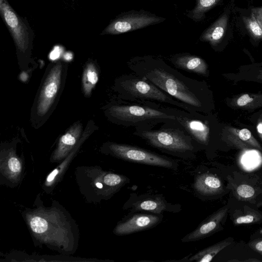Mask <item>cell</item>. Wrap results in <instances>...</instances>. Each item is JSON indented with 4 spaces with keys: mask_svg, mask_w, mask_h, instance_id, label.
<instances>
[{
    "mask_svg": "<svg viewBox=\"0 0 262 262\" xmlns=\"http://www.w3.org/2000/svg\"><path fill=\"white\" fill-rule=\"evenodd\" d=\"M127 66L132 73L151 82L193 112L208 111L206 84L183 75L163 58L154 55L137 56L130 58Z\"/></svg>",
    "mask_w": 262,
    "mask_h": 262,
    "instance_id": "cell-1",
    "label": "cell"
},
{
    "mask_svg": "<svg viewBox=\"0 0 262 262\" xmlns=\"http://www.w3.org/2000/svg\"><path fill=\"white\" fill-rule=\"evenodd\" d=\"M186 112L177 107L156 103H139L120 99L107 110L115 123L135 129H150L163 123L174 122Z\"/></svg>",
    "mask_w": 262,
    "mask_h": 262,
    "instance_id": "cell-2",
    "label": "cell"
},
{
    "mask_svg": "<svg viewBox=\"0 0 262 262\" xmlns=\"http://www.w3.org/2000/svg\"><path fill=\"white\" fill-rule=\"evenodd\" d=\"M115 90L119 94V99L126 101L156 103L174 106L189 113H196L151 82L132 72L117 79Z\"/></svg>",
    "mask_w": 262,
    "mask_h": 262,
    "instance_id": "cell-3",
    "label": "cell"
},
{
    "mask_svg": "<svg viewBox=\"0 0 262 262\" xmlns=\"http://www.w3.org/2000/svg\"><path fill=\"white\" fill-rule=\"evenodd\" d=\"M133 135L153 147L177 156H190L198 147L177 121L163 123L158 129H135Z\"/></svg>",
    "mask_w": 262,
    "mask_h": 262,
    "instance_id": "cell-4",
    "label": "cell"
},
{
    "mask_svg": "<svg viewBox=\"0 0 262 262\" xmlns=\"http://www.w3.org/2000/svg\"><path fill=\"white\" fill-rule=\"evenodd\" d=\"M107 147L113 155L128 162L169 169L177 168V163L172 159L136 146L112 142L108 144Z\"/></svg>",
    "mask_w": 262,
    "mask_h": 262,
    "instance_id": "cell-5",
    "label": "cell"
},
{
    "mask_svg": "<svg viewBox=\"0 0 262 262\" xmlns=\"http://www.w3.org/2000/svg\"><path fill=\"white\" fill-rule=\"evenodd\" d=\"M166 18L143 9L123 12L112 20L101 34L118 35L160 24Z\"/></svg>",
    "mask_w": 262,
    "mask_h": 262,
    "instance_id": "cell-6",
    "label": "cell"
},
{
    "mask_svg": "<svg viewBox=\"0 0 262 262\" xmlns=\"http://www.w3.org/2000/svg\"><path fill=\"white\" fill-rule=\"evenodd\" d=\"M0 13L17 49L25 53L29 47L32 35L29 26L6 0H0Z\"/></svg>",
    "mask_w": 262,
    "mask_h": 262,
    "instance_id": "cell-7",
    "label": "cell"
},
{
    "mask_svg": "<svg viewBox=\"0 0 262 262\" xmlns=\"http://www.w3.org/2000/svg\"><path fill=\"white\" fill-rule=\"evenodd\" d=\"M62 64H55L50 70L43 83L38 98L36 112L39 116L45 115L51 108L60 88Z\"/></svg>",
    "mask_w": 262,
    "mask_h": 262,
    "instance_id": "cell-8",
    "label": "cell"
},
{
    "mask_svg": "<svg viewBox=\"0 0 262 262\" xmlns=\"http://www.w3.org/2000/svg\"><path fill=\"white\" fill-rule=\"evenodd\" d=\"M126 208L130 210V213L138 211L161 214L163 211H175L173 205L168 203L161 195L144 194L136 195L130 194V199L125 204Z\"/></svg>",
    "mask_w": 262,
    "mask_h": 262,
    "instance_id": "cell-9",
    "label": "cell"
},
{
    "mask_svg": "<svg viewBox=\"0 0 262 262\" xmlns=\"http://www.w3.org/2000/svg\"><path fill=\"white\" fill-rule=\"evenodd\" d=\"M162 219L161 214L135 213L118 224L115 233L124 235L148 230L158 225Z\"/></svg>",
    "mask_w": 262,
    "mask_h": 262,
    "instance_id": "cell-10",
    "label": "cell"
},
{
    "mask_svg": "<svg viewBox=\"0 0 262 262\" xmlns=\"http://www.w3.org/2000/svg\"><path fill=\"white\" fill-rule=\"evenodd\" d=\"M228 206H225L204 220L197 228L185 235L182 242H194L206 238L217 232L227 215Z\"/></svg>",
    "mask_w": 262,
    "mask_h": 262,
    "instance_id": "cell-11",
    "label": "cell"
},
{
    "mask_svg": "<svg viewBox=\"0 0 262 262\" xmlns=\"http://www.w3.org/2000/svg\"><path fill=\"white\" fill-rule=\"evenodd\" d=\"M168 60L177 69L208 77V66L202 58L189 53H180L171 55Z\"/></svg>",
    "mask_w": 262,
    "mask_h": 262,
    "instance_id": "cell-12",
    "label": "cell"
},
{
    "mask_svg": "<svg viewBox=\"0 0 262 262\" xmlns=\"http://www.w3.org/2000/svg\"><path fill=\"white\" fill-rule=\"evenodd\" d=\"M222 137L224 140L236 148L242 149H256L262 151V147L251 132L247 128H225Z\"/></svg>",
    "mask_w": 262,
    "mask_h": 262,
    "instance_id": "cell-13",
    "label": "cell"
},
{
    "mask_svg": "<svg viewBox=\"0 0 262 262\" xmlns=\"http://www.w3.org/2000/svg\"><path fill=\"white\" fill-rule=\"evenodd\" d=\"M228 12H224L214 22L205 30L199 40L206 42L213 48L217 47L222 40L228 25Z\"/></svg>",
    "mask_w": 262,
    "mask_h": 262,
    "instance_id": "cell-14",
    "label": "cell"
},
{
    "mask_svg": "<svg viewBox=\"0 0 262 262\" xmlns=\"http://www.w3.org/2000/svg\"><path fill=\"white\" fill-rule=\"evenodd\" d=\"M194 190L203 195H213L222 192L223 183L216 176L209 173L198 176L194 180Z\"/></svg>",
    "mask_w": 262,
    "mask_h": 262,
    "instance_id": "cell-15",
    "label": "cell"
},
{
    "mask_svg": "<svg viewBox=\"0 0 262 262\" xmlns=\"http://www.w3.org/2000/svg\"><path fill=\"white\" fill-rule=\"evenodd\" d=\"M82 125L80 122L74 123L59 139L56 155H66L79 140L82 135Z\"/></svg>",
    "mask_w": 262,
    "mask_h": 262,
    "instance_id": "cell-16",
    "label": "cell"
},
{
    "mask_svg": "<svg viewBox=\"0 0 262 262\" xmlns=\"http://www.w3.org/2000/svg\"><path fill=\"white\" fill-rule=\"evenodd\" d=\"M232 241L231 238H227L208 247L189 257L188 260L196 262H209L221 250L229 246Z\"/></svg>",
    "mask_w": 262,
    "mask_h": 262,
    "instance_id": "cell-17",
    "label": "cell"
},
{
    "mask_svg": "<svg viewBox=\"0 0 262 262\" xmlns=\"http://www.w3.org/2000/svg\"><path fill=\"white\" fill-rule=\"evenodd\" d=\"M223 0H195L193 8L187 11L186 16L194 22L204 19L206 14L211 9L220 4Z\"/></svg>",
    "mask_w": 262,
    "mask_h": 262,
    "instance_id": "cell-18",
    "label": "cell"
},
{
    "mask_svg": "<svg viewBox=\"0 0 262 262\" xmlns=\"http://www.w3.org/2000/svg\"><path fill=\"white\" fill-rule=\"evenodd\" d=\"M98 72L94 63H88L83 72L82 77V88L86 97L91 95L92 91L97 83L99 79Z\"/></svg>",
    "mask_w": 262,
    "mask_h": 262,
    "instance_id": "cell-19",
    "label": "cell"
},
{
    "mask_svg": "<svg viewBox=\"0 0 262 262\" xmlns=\"http://www.w3.org/2000/svg\"><path fill=\"white\" fill-rule=\"evenodd\" d=\"M242 212L234 216L233 223L234 225L257 223L262 220V214L256 210L249 208L247 206Z\"/></svg>",
    "mask_w": 262,
    "mask_h": 262,
    "instance_id": "cell-20",
    "label": "cell"
},
{
    "mask_svg": "<svg viewBox=\"0 0 262 262\" xmlns=\"http://www.w3.org/2000/svg\"><path fill=\"white\" fill-rule=\"evenodd\" d=\"M233 104L243 108H256L262 105V95L244 94L237 98Z\"/></svg>",
    "mask_w": 262,
    "mask_h": 262,
    "instance_id": "cell-21",
    "label": "cell"
},
{
    "mask_svg": "<svg viewBox=\"0 0 262 262\" xmlns=\"http://www.w3.org/2000/svg\"><path fill=\"white\" fill-rule=\"evenodd\" d=\"M244 21L250 34L255 39H262V28L253 15L251 13L249 17L244 18Z\"/></svg>",
    "mask_w": 262,
    "mask_h": 262,
    "instance_id": "cell-22",
    "label": "cell"
},
{
    "mask_svg": "<svg viewBox=\"0 0 262 262\" xmlns=\"http://www.w3.org/2000/svg\"><path fill=\"white\" fill-rule=\"evenodd\" d=\"M235 194L240 200H248L254 196L255 190L253 187L249 185L241 184L236 188Z\"/></svg>",
    "mask_w": 262,
    "mask_h": 262,
    "instance_id": "cell-23",
    "label": "cell"
},
{
    "mask_svg": "<svg viewBox=\"0 0 262 262\" xmlns=\"http://www.w3.org/2000/svg\"><path fill=\"white\" fill-rule=\"evenodd\" d=\"M30 225L32 231L37 233L45 232L48 227L46 221L39 216L33 217L30 221Z\"/></svg>",
    "mask_w": 262,
    "mask_h": 262,
    "instance_id": "cell-24",
    "label": "cell"
},
{
    "mask_svg": "<svg viewBox=\"0 0 262 262\" xmlns=\"http://www.w3.org/2000/svg\"><path fill=\"white\" fill-rule=\"evenodd\" d=\"M248 245L251 249L262 255V237L250 241Z\"/></svg>",
    "mask_w": 262,
    "mask_h": 262,
    "instance_id": "cell-25",
    "label": "cell"
},
{
    "mask_svg": "<svg viewBox=\"0 0 262 262\" xmlns=\"http://www.w3.org/2000/svg\"><path fill=\"white\" fill-rule=\"evenodd\" d=\"M8 166L11 171L14 172H19L21 169V165L19 161L14 157H12L9 159Z\"/></svg>",
    "mask_w": 262,
    "mask_h": 262,
    "instance_id": "cell-26",
    "label": "cell"
},
{
    "mask_svg": "<svg viewBox=\"0 0 262 262\" xmlns=\"http://www.w3.org/2000/svg\"><path fill=\"white\" fill-rule=\"evenodd\" d=\"M262 28V7L253 8L251 13Z\"/></svg>",
    "mask_w": 262,
    "mask_h": 262,
    "instance_id": "cell-27",
    "label": "cell"
},
{
    "mask_svg": "<svg viewBox=\"0 0 262 262\" xmlns=\"http://www.w3.org/2000/svg\"><path fill=\"white\" fill-rule=\"evenodd\" d=\"M256 129L259 137L262 140V117L258 120L256 126Z\"/></svg>",
    "mask_w": 262,
    "mask_h": 262,
    "instance_id": "cell-28",
    "label": "cell"
},
{
    "mask_svg": "<svg viewBox=\"0 0 262 262\" xmlns=\"http://www.w3.org/2000/svg\"><path fill=\"white\" fill-rule=\"evenodd\" d=\"M57 173L58 170L57 169H55L48 176L47 179V181L48 182H51L52 180H53V179H54V178L55 177Z\"/></svg>",
    "mask_w": 262,
    "mask_h": 262,
    "instance_id": "cell-29",
    "label": "cell"
},
{
    "mask_svg": "<svg viewBox=\"0 0 262 262\" xmlns=\"http://www.w3.org/2000/svg\"><path fill=\"white\" fill-rule=\"evenodd\" d=\"M257 78L258 80H262V70H260L258 71V75H257Z\"/></svg>",
    "mask_w": 262,
    "mask_h": 262,
    "instance_id": "cell-30",
    "label": "cell"
},
{
    "mask_svg": "<svg viewBox=\"0 0 262 262\" xmlns=\"http://www.w3.org/2000/svg\"><path fill=\"white\" fill-rule=\"evenodd\" d=\"M96 185L99 188H101L103 187V185L99 182L96 183Z\"/></svg>",
    "mask_w": 262,
    "mask_h": 262,
    "instance_id": "cell-31",
    "label": "cell"
}]
</instances>
